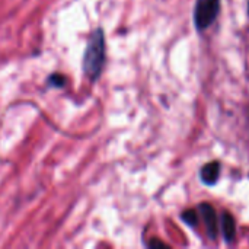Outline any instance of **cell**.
<instances>
[{"label":"cell","instance_id":"3","mask_svg":"<svg viewBox=\"0 0 249 249\" xmlns=\"http://www.w3.org/2000/svg\"><path fill=\"white\" fill-rule=\"evenodd\" d=\"M200 213L203 216L206 229H207V235L212 241L216 239L217 236V216H216V210L213 209V206H210L209 203L200 204Z\"/></svg>","mask_w":249,"mask_h":249},{"label":"cell","instance_id":"8","mask_svg":"<svg viewBox=\"0 0 249 249\" xmlns=\"http://www.w3.org/2000/svg\"><path fill=\"white\" fill-rule=\"evenodd\" d=\"M248 16H249V1H248Z\"/></svg>","mask_w":249,"mask_h":249},{"label":"cell","instance_id":"5","mask_svg":"<svg viewBox=\"0 0 249 249\" xmlns=\"http://www.w3.org/2000/svg\"><path fill=\"white\" fill-rule=\"evenodd\" d=\"M222 231L226 242H232L236 235V223L231 213H225L222 216Z\"/></svg>","mask_w":249,"mask_h":249},{"label":"cell","instance_id":"1","mask_svg":"<svg viewBox=\"0 0 249 249\" xmlns=\"http://www.w3.org/2000/svg\"><path fill=\"white\" fill-rule=\"evenodd\" d=\"M105 57V34L102 28H96L88 41L83 55V73L90 82H96L101 77Z\"/></svg>","mask_w":249,"mask_h":249},{"label":"cell","instance_id":"4","mask_svg":"<svg viewBox=\"0 0 249 249\" xmlns=\"http://www.w3.org/2000/svg\"><path fill=\"white\" fill-rule=\"evenodd\" d=\"M220 171H222V165L220 162H210L207 165H204L200 171V179L206 184V185H214L219 181L220 177Z\"/></svg>","mask_w":249,"mask_h":249},{"label":"cell","instance_id":"6","mask_svg":"<svg viewBox=\"0 0 249 249\" xmlns=\"http://www.w3.org/2000/svg\"><path fill=\"white\" fill-rule=\"evenodd\" d=\"M181 219L185 225H188L190 228H196L197 223H198V217H197V213L194 210H185L182 214H181Z\"/></svg>","mask_w":249,"mask_h":249},{"label":"cell","instance_id":"2","mask_svg":"<svg viewBox=\"0 0 249 249\" xmlns=\"http://www.w3.org/2000/svg\"><path fill=\"white\" fill-rule=\"evenodd\" d=\"M220 0H197L194 7V25L198 31L207 29L219 16Z\"/></svg>","mask_w":249,"mask_h":249},{"label":"cell","instance_id":"7","mask_svg":"<svg viewBox=\"0 0 249 249\" xmlns=\"http://www.w3.org/2000/svg\"><path fill=\"white\" fill-rule=\"evenodd\" d=\"M66 82H67V79H66L64 76L54 73V74H51V76L48 77L47 85H48L50 88H63V86L66 85Z\"/></svg>","mask_w":249,"mask_h":249}]
</instances>
